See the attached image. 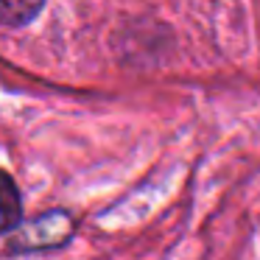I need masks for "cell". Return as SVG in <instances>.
Here are the masks:
<instances>
[{
  "mask_svg": "<svg viewBox=\"0 0 260 260\" xmlns=\"http://www.w3.org/2000/svg\"><path fill=\"white\" fill-rule=\"evenodd\" d=\"M20 215H23V207H20L17 187L9 174H0V232L14 230L20 224Z\"/></svg>",
  "mask_w": 260,
  "mask_h": 260,
  "instance_id": "6da1fadb",
  "label": "cell"
},
{
  "mask_svg": "<svg viewBox=\"0 0 260 260\" xmlns=\"http://www.w3.org/2000/svg\"><path fill=\"white\" fill-rule=\"evenodd\" d=\"M42 0H0V25H25L40 14Z\"/></svg>",
  "mask_w": 260,
  "mask_h": 260,
  "instance_id": "7a4b0ae2",
  "label": "cell"
}]
</instances>
